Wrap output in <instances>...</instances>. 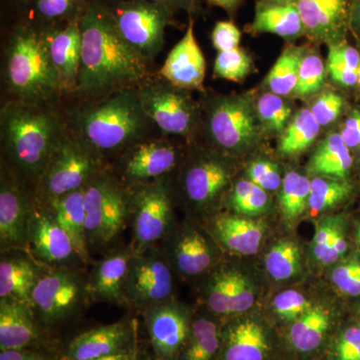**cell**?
Wrapping results in <instances>:
<instances>
[{
  "mask_svg": "<svg viewBox=\"0 0 360 360\" xmlns=\"http://www.w3.org/2000/svg\"><path fill=\"white\" fill-rule=\"evenodd\" d=\"M79 26L82 51L78 98L136 87L153 75L150 61L139 56L116 30L104 0H87Z\"/></svg>",
  "mask_w": 360,
  "mask_h": 360,
  "instance_id": "obj_1",
  "label": "cell"
},
{
  "mask_svg": "<svg viewBox=\"0 0 360 360\" xmlns=\"http://www.w3.org/2000/svg\"><path fill=\"white\" fill-rule=\"evenodd\" d=\"M68 132L58 105L7 101L0 111L1 163L33 191Z\"/></svg>",
  "mask_w": 360,
  "mask_h": 360,
  "instance_id": "obj_2",
  "label": "cell"
},
{
  "mask_svg": "<svg viewBox=\"0 0 360 360\" xmlns=\"http://www.w3.org/2000/svg\"><path fill=\"white\" fill-rule=\"evenodd\" d=\"M65 116L68 131L108 165L158 130L143 110L136 87L80 99Z\"/></svg>",
  "mask_w": 360,
  "mask_h": 360,
  "instance_id": "obj_3",
  "label": "cell"
},
{
  "mask_svg": "<svg viewBox=\"0 0 360 360\" xmlns=\"http://www.w3.org/2000/svg\"><path fill=\"white\" fill-rule=\"evenodd\" d=\"M2 80L11 101L58 105L63 94L44 28L28 21L14 27L4 51Z\"/></svg>",
  "mask_w": 360,
  "mask_h": 360,
  "instance_id": "obj_4",
  "label": "cell"
},
{
  "mask_svg": "<svg viewBox=\"0 0 360 360\" xmlns=\"http://www.w3.org/2000/svg\"><path fill=\"white\" fill-rule=\"evenodd\" d=\"M89 250H104L120 238L130 224L131 191L110 165L84 187Z\"/></svg>",
  "mask_w": 360,
  "mask_h": 360,
  "instance_id": "obj_5",
  "label": "cell"
},
{
  "mask_svg": "<svg viewBox=\"0 0 360 360\" xmlns=\"http://www.w3.org/2000/svg\"><path fill=\"white\" fill-rule=\"evenodd\" d=\"M108 165L68 131L35 184L34 200L41 205H51L65 194L84 188Z\"/></svg>",
  "mask_w": 360,
  "mask_h": 360,
  "instance_id": "obj_6",
  "label": "cell"
},
{
  "mask_svg": "<svg viewBox=\"0 0 360 360\" xmlns=\"http://www.w3.org/2000/svg\"><path fill=\"white\" fill-rule=\"evenodd\" d=\"M87 277L72 266L51 267L40 276L30 307L47 331L63 326L77 314L85 300Z\"/></svg>",
  "mask_w": 360,
  "mask_h": 360,
  "instance_id": "obj_7",
  "label": "cell"
},
{
  "mask_svg": "<svg viewBox=\"0 0 360 360\" xmlns=\"http://www.w3.org/2000/svg\"><path fill=\"white\" fill-rule=\"evenodd\" d=\"M116 30L139 56L153 63L165 44V30L175 13L146 0H104Z\"/></svg>",
  "mask_w": 360,
  "mask_h": 360,
  "instance_id": "obj_8",
  "label": "cell"
},
{
  "mask_svg": "<svg viewBox=\"0 0 360 360\" xmlns=\"http://www.w3.org/2000/svg\"><path fill=\"white\" fill-rule=\"evenodd\" d=\"M143 110L162 136L191 139L200 125V113L187 90L153 73L136 86Z\"/></svg>",
  "mask_w": 360,
  "mask_h": 360,
  "instance_id": "obj_9",
  "label": "cell"
},
{
  "mask_svg": "<svg viewBox=\"0 0 360 360\" xmlns=\"http://www.w3.org/2000/svg\"><path fill=\"white\" fill-rule=\"evenodd\" d=\"M168 177L129 186L132 231L130 246L134 252L158 245L169 232L174 217V198Z\"/></svg>",
  "mask_w": 360,
  "mask_h": 360,
  "instance_id": "obj_10",
  "label": "cell"
},
{
  "mask_svg": "<svg viewBox=\"0 0 360 360\" xmlns=\"http://www.w3.org/2000/svg\"><path fill=\"white\" fill-rule=\"evenodd\" d=\"M174 290L172 265L158 245L134 252L125 283V305L142 312L170 300Z\"/></svg>",
  "mask_w": 360,
  "mask_h": 360,
  "instance_id": "obj_11",
  "label": "cell"
},
{
  "mask_svg": "<svg viewBox=\"0 0 360 360\" xmlns=\"http://www.w3.org/2000/svg\"><path fill=\"white\" fill-rule=\"evenodd\" d=\"M257 117L245 96H219L208 101L206 129L217 148L238 153L257 141Z\"/></svg>",
  "mask_w": 360,
  "mask_h": 360,
  "instance_id": "obj_12",
  "label": "cell"
},
{
  "mask_svg": "<svg viewBox=\"0 0 360 360\" xmlns=\"http://www.w3.org/2000/svg\"><path fill=\"white\" fill-rule=\"evenodd\" d=\"M179 153L167 136H153L130 146L110 163L116 176L127 186L165 179L177 167Z\"/></svg>",
  "mask_w": 360,
  "mask_h": 360,
  "instance_id": "obj_13",
  "label": "cell"
},
{
  "mask_svg": "<svg viewBox=\"0 0 360 360\" xmlns=\"http://www.w3.org/2000/svg\"><path fill=\"white\" fill-rule=\"evenodd\" d=\"M34 195L1 163L0 177V248L2 252H28V226Z\"/></svg>",
  "mask_w": 360,
  "mask_h": 360,
  "instance_id": "obj_14",
  "label": "cell"
},
{
  "mask_svg": "<svg viewBox=\"0 0 360 360\" xmlns=\"http://www.w3.org/2000/svg\"><path fill=\"white\" fill-rule=\"evenodd\" d=\"M153 360H177L191 335L193 321L174 300L149 307L141 312Z\"/></svg>",
  "mask_w": 360,
  "mask_h": 360,
  "instance_id": "obj_15",
  "label": "cell"
},
{
  "mask_svg": "<svg viewBox=\"0 0 360 360\" xmlns=\"http://www.w3.org/2000/svg\"><path fill=\"white\" fill-rule=\"evenodd\" d=\"M28 252L37 262L52 267L71 266L73 262H82L51 208L35 200L28 226Z\"/></svg>",
  "mask_w": 360,
  "mask_h": 360,
  "instance_id": "obj_16",
  "label": "cell"
},
{
  "mask_svg": "<svg viewBox=\"0 0 360 360\" xmlns=\"http://www.w3.org/2000/svg\"><path fill=\"white\" fill-rule=\"evenodd\" d=\"M139 347L136 323L134 319H123L79 333L59 354L60 360H89Z\"/></svg>",
  "mask_w": 360,
  "mask_h": 360,
  "instance_id": "obj_17",
  "label": "cell"
},
{
  "mask_svg": "<svg viewBox=\"0 0 360 360\" xmlns=\"http://www.w3.org/2000/svg\"><path fill=\"white\" fill-rule=\"evenodd\" d=\"M295 7L305 35L316 42L342 41L350 30L355 0H285Z\"/></svg>",
  "mask_w": 360,
  "mask_h": 360,
  "instance_id": "obj_18",
  "label": "cell"
},
{
  "mask_svg": "<svg viewBox=\"0 0 360 360\" xmlns=\"http://www.w3.org/2000/svg\"><path fill=\"white\" fill-rule=\"evenodd\" d=\"M205 56L194 35V20L189 18L184 37L168 53L158 75L180 89L205 92Z\"/></svg>",
  "mask_w": 360,
  "mask_h": 360,
  "instance_id": "obj_19",
  "label": "cell"
},
{
  "mask_svg": "<svg viewBox=\"0 0 360 360\" xmlns=\"http://www.w3.org/2000/svg\"><path fill=\"white\" fill-rule=\"evenodd\" d=\"M44 28L52 63L58 72L63 96H75L82 63L79 18Z\"/></svg>",
  "mask_w": 360,
  "mask_h": 360,
  "instance_id": "obj_20",
  "label": "cell"
},
{
  "mask_svg": "<svg viewBox=\"0 0 360 360\" xmlns=\"http://www.w3.org/2000/svg\"><path fill=\"white\" fill-rule=\"evenodd\" d=\"M231 181V174L222 161L212 155H200L186 165L180 179L182 193L198 208L213 205Z\"/></svg>",
  "mask_w": 360,
  "mask_h": 360,
  "instance_id": "obj_21",
  "label": "cell"
},
{
  "mask_svg": "<svg viewBox=\"0 0 360 360\" xmlns=\"http://www.w3.org/2000/svg\"><path fill=\"white\" fill-rule=\"evenodd\" d=\"M49 331L42 328L27 303L0 298V352L27 347H49Z\"/></svg>",
  "mask_w": 360,
  "mask_h": 360,
  "instance_id": "obj_22",
  "label": "cell"
},
{
  "mask_svg": "<svg viewBox=\"0 0 360 360\" xmlns=\"http://www.w3.org/2000/svg\"><path fill=\"white\" fill-rule=\"evenodd\" d=\"M134 255V250L129 245L123 250L112 251L99 260L87 277L89 300L125 305V283Z\"/></svg>",
  "mask_w": 360,
  "mask_h": 360,
  "instance_id": "obj_23",
  "label": "cell"
},
{
  "mask_svg": "<svg viewBox=\"0 0 360 360\" xmlns=\"http://www.w3.org/2000/svg\"><path fill=\"white\" fill-rule=\"evenodd\" d=\"M32 255L21 250L4 251L0 260V298H13L30 305L44 270Z\"/></svg>",
  "mask_w": 360,
  "mask_h": 360,
  "instance_id": "obj_24",
  "label": "cell"
},
{
  "mask_svg": "<svg viewBox=\"0 0 360 360\" xmlns=\"http://www.w3.org/2000/svg\"><path fill=\"white\" fill-rule=\"evenodd\" d=\"M167 257L182 276H196L212 267L214 253L210 241L198 229L186 227L170 243Z\"/></svg>",
  "mask_w": 360,
  "mask_h": 360,
  "instance_id": "obj_25",
  "label": "cell"
},
{
  "mask_svg": "<svg viewBox=\"0 0 360 360\" xmlns=\"http://www.w3.org/2000/svg\"><path fill=\"white\" fill-rule=\"evenodd\" d=\"M215 238L227 250L240 255H255L264 238V222L236 215L219 214L212 220Z\"/></svg>",
  "mask_w": 360,
  "mask_h": 360,
  "instance_id": "obj_26",
  "label": "cell"
},
{
  "mask_svg": "<svg viewBox=\"0 0 360 360\" xmlns=\"http://www.w3.org/2000/svg\"><path fill=\"white\" fill-rule=\"evenodd\" d=\"M248 30L251 33H272L288 40L305 35L300 14L285 0H259Z\"/></svg>",
  "mask_w": 360,
  "mask_h": 360,
  "instance_id": "obj_27",
  "label": "cell"
},
{
  "mask_svg": "<svg viewBox=\"0 0 360 360\" xmlns=\"http://www.w3.org/2000/svg\"><path fill=\"white\" fill-rule=\"evenodd\" d=\"M60 226L68 234L78 257L84 264L89 262L86 240V213L84 188L61 196L49 205Z\"/></svg>",
  "mask_w": 360,
  "mask_h": 360,
  "instance_id": "obj_28",
  "label": "cell"
},
{
  "mask_svg": "<svg viewBox=\"0 0 360 360\" xmlns=\"http://www.w3.org/2000/svg\"><path fill=\"white\" fill-rule=\"evenodd\" d=\"M267 352L266 335L255 321L239 322L224 333V360H264Z\"/></svg>",
  "mask_w": 360,
  "mask_h": 360,
  "instance_id": "obj_29",
  "label": "cell"
},
{
  "mask_svg": "<svg viewBox=\"0 0 360 360\" xmlns=\"http://www.w3.org/2000/svg\"><path fill=\"white\" fill-rule=\"evenodd\" d=\"M354 165L350 149L345 146L340 134H329L312 156L310 168L314 174L329 179H345Z\"/></svg>",
  "mask_w": 360,
  "mask_h": 360,
  "instance_id": "obj_30",
  "label": "cell"
},
{
  "mask_svg": "<svg viewBox=\"0 0 360 360\" xmlns=\"http://www.w3.org/2000/svg\"><path fill=\"white\" fill-rule=\"evenodd\" d=\"M220 349L219 326L210 319H195L177 360H213Z\"/></svg>",
  "mask_w": 360,
  "mask_h": 360,
  "instance_id": "obj_31",
  "label": "cell"
},
{
  "mask_svg": "<svg viewBox=\"0 0 360 360\" xmlns=\"http://www.w3.org/2000/svg\"><path fill=\"white\" fill-rule=\"evenodd\" d=\"M87 0H32L28 6V22L51 27L79 18Z\"/></svg>",
  "mask_w": 360,
  "mask_h": 360,
  "instance_id": "obj_32",
  "label": "cell"
},
{
  "mask_svg": "<svg viewBox=\"0 0 360 360\" xmlns=\"http://www.w3.org/2000/svg\"><path fill=\"white\" fill-rule=\"evenodd\" d=\"M319 131L321 125L315 120L311 110L303 108L284 129L279 141V153L285 156L302 153L314 143Z\"/></svg>",
  "mask_w": 360,
  "mask_h": 360,
  "instance_id": "obj_33",
  "label": "cell"
},
{
  "mask_svg": "<svg viewBox=\"0 0 360 360\" xmlns=\"http://www.w3.org/2000/svg\"><path fill=\"white\" fill-rule=\"evenodd\" d=\"M329 326V315L321 307L311 309L296 319L291 326V345L302 352H309L321 345Z\"/></svg>",
  "mask_w": 360,
  "mask_h": 360,
  "instance_id": "obj_34",
  "label": "cell"
},
{
  "mask_svg": "<svg viewBox=\"0 0 360 360\" xmlns=\"http://www.w3.org/2000/svg\"><path fill=\"white\" fill-rule=\"evenodd\" d=\"M302 58V49L295 46L284 49L266 78L267 86L272 94L288 96L295 92Z\"/></svg>",
  "mask_w": 360,
  "mask_h": 360,
  "instance_id": "obj_35",
  "label": "cell"
},
{
  "mask_svg": "<svg viewBox=\"0 0 360 360\" xmlns=\"http://www.w3.org/2000/svg\"><path fill=\"white\" fill-rule=\"evenodd\" d=\"M311 181L295 172H288L283 180L281 191V207L288 220L300 217L309 205Z\"/></svg>",
  "mask_w": 360,
  "mask_h": 360,
  "instance_id": "obj_36",
  "label": "cell"
},
{
  "mask_svg": "<svg viewBox=\"0 0 360 360\" xmlns=\"http://www.w3.org/2000/svg\"><path fill=\"white\" fill-rule=\"evenodd\" d=\"M352 191V184L345 179L317 177L311 180L309 206L312 212H324L347 200Z\"/></svg>",
  "mask_w": 360,
  "mask_h": 360,
  "instance_id": "obj_37",
  "label": "cell"
},
{
  "mask_svg": "<svg viewBox=\"0 0 360 360\" xmlns=\"http://www.w3.org/2000/svg\"><path fill=\"white\" fill-rule=\"evenodd\" d=\"M265 267L276 281H288L300 270V248L292 241L283 240L276 243L265 257Z\"/></svg>",
  "mask_w": 360,
  "mask_h": 360,
  "instance_id": "obj_38",
  "label": "cell"
},
{
  "mask_svg": "<svg viewBox=\"0 0 360 360\" xmlns=\"http://www.w3.org/2000/svg\"><path fill=\"white\" fill-rule=\"evenodd\" d=\"M269 202L266 191L250 180L243 179L236 182L229 198L231 207L240 215L259 214L266 210Z\"/></svg>",
  "mask_w": 360,
  "mask_h": 360,
  "instance_id": "obj_39",
  "label": "cell"
},
{
  "mask_svg": "<svg viewBox=\"0 0 360 360\" xmlns=\"http://www.w3.org/2000/svg\"><path fill=\"white\" fill-rule=\"evenodd\" d=\"M258 118L270 131L283 132L288 127L291 116V108L281 96L265 94L260 96L257 104Z\"/></svg>",
  "mask_w": 360,
  "mask_h": 360,
  "instance_id": "obj_40",
  "label": "cell"
},
{
  "mask_svg": "<svg viewBox=\"0 0 360 360\" xmlns=\"http://www.w3.org/2000/svg\"><path fill=\"white\" fill-rule=\"evenodd\" d=\"M250 70V56L239 47L229 51L219 52L215 59V77L238 82L245 79Z\"/></svg>",
  "mask_w": 360,
  "mask_h": 360,
  "instance_id": "obj_41",
  "label": "cell"
},
{
  "mask_svg": "<svg viewBox=\"0 0 360 360\" xmlns=\"http://www.w3.org/2000/svg\"><path fill=\"white\" fill-rule=\"evenodd\" d=\"M324 75V63L319 56L309 54L304 56L300 63L297 84L293 94L295 96L304 97L319 91L323 84Z\"/></svg>",
  "mask_w": 360,
  "mask_h": 360,
  "instance_id": "obj_42",
  "label": "cell"
},
{
  "mask_svg": "<svg viewBox=\"0 0 360 360\" xmlns=\"http://www.w3.org/2000/svg\"><path fill=\"white\" fill-rule=\"evenodd\" d=\"M274 309L281 319L295 321L311 309V304L302 293L295 290H285L274 297Z\"/></svg>",
  "mask_w": 360,
  "mask_h": 360,
  "instance_id": "obj_43",
  "label": "cell"
},
{
  "mask_svg": "<svg viewBox=\"0 0 360 360\" xmlns=\"http://www.w3.org/2000/svg\"><path fill=\"white\" fill-rule=\"evenodd\" d=\"M331 279L341 292L360 297V262L352 260L335 267Z\"/></svg>",
  "mask_w": 360,
  "mask_h": 360,
  "instance_id": "obj_44",
  "label": "cell"
},
{
  "mask_svg": "<svg viewBox=\"0 0 360 360\" xmlns=\"http://www.w3.org/2000/svg\"><path fill=\"white\" fill-rule=\"evenodd\" d=\"M248 179L265 191H274L283 184L278 167L271 161L257 160L248 169Z\"/></svg>",
  "mask_w": 360,
  "mask_h": 360,
  "instance_id": "obj_45",
  "label": "cell"
},
{
  "mask_svg": "<svg viewBox=\"0 0 360 360\" xmlns=\"http://www.w3.org/2000/svg\"><path fill=\"white\" fill-rule=\"evenodd\" d=\"M345 101L342 97L335 92L328 91L321 94L310 108L315 120L321 127L330 124L335 122L342 110Z\"/></svg>",
  "mask_w": 360,
  "mask_h": 360,
  "instance_id": "obj_46",
  "label": "cell"
},
{
  "mask_svg": "<svg viewBox=\"0 0 360 360\" xmlns=\"http://www.w3.org/2000/svg\"><path fill=\"white\" fill-rule=\"evenodd\" d=\"M255 295L248 279L234 271L232 283L231 314H241L250 309L255 303Z\"/></svg>",
  "mask_w": 360,
  "mask_h": 360,
  "instance_id": "obj_47",
  "label": "cell"
},
{
  "mask_svg": "<svg viewBox=\"0 0 360 360\" xmlns=\"http://www.w3.org/2000/svg\"><path fill=\"white\" fill-rule=\"evenodd\" d=\"M212 39L217 51H229L239 47L241 32L231 21H219L213 28Z\"/></svg>",
  "mask_w": 360,
  "mask_h": 360,
  "instance_id": "obj_48",
  "label": "cell"
},
{
  "mask_svg": "<svg viewBox=\"0 0 360 360\" xmlns=\"http://www.w3.org/2000/svg\"><path fill=\"white\" fill-rule=\"evenodd\" d=\"M342 222L338 219H326L322 220L317 226L314 238V255L317 260H321L324 251L336 234L342 231Z\"/></svg>",
  "mask_w": 360,
  "mask_h": 360,
  "instance_id": "obj_49",
  "label": "cell"
},
{
  "mask_svg": "<svg viewBox=\"0 0 360 360\" xmlns=\"http://www.w3.org/2000/svg\"><path fill=\"white\" fill-rule=\"evenodd\" d=\"M335 352L338 360H360L359 326H352L342 333Z\"/></svg>",
  "mask_w": 360,
  "mask_h": 360,
  "instance_id": "obj_50",
  "label": "cell"
},
{
  "mask_svg": "<svg viewBox=\"0 0 360 360\" xmlns=\"http://www.w3.org/2000/svg\"><path fill=\"white\" fill-rule=\"evenodd\" d=\"M0 360H60V354L49 347L18 348L1 350Z\"/></svg>",
  "mask_w": 360,
  "mask_h": 360,
  "instance_id": "obj_51",
  "label": "cell"
},
{
  "mask_svg": "<svg viewBox=\"0 0 360 360\" xmlns=\"http://www.w3.org/2000/svg\"><path fill=\"white\" fill-rule=\"evenodd\" d=\"M328 70L331 79L338 84L345 87L356 85L357 70H352L347 63L331 53L328 54Z\"/></svg>",
  "mask_w": 360,
  "mask_h": 360,
  "instance_id": "obj_52",
  "label": "cell"
},
{
  "mask_svg": "<svg viewBox=\"0 0 360 360\" xmlns=\"http://www.w3.org/2000/svg\"><path fill=\"white\" fill-rule=\"evenodd\" d=\"M340 136L350 150L360 148V110H352L347 116L343 123Z\"/></svg>",
  "mask_w": 360,
  "mask_h": 360,
  "instance_id": "obj_53",
  "label": "cell"
},
{
  "mask_svg": "<svg viewBox=\"0 0 360 360\" xmlns=\"http://www.w3.org/2000/svg\"><path fill=\"white\" fill-rule=\"evenodd\" d=\"M146 1L155 2V4H163L174 9V11H186L189 14L198 13L200 9V1L198 0H146Z\"/></svg>",
  "mask_w": 360,
  "mask_h": 360,
  "instance_id": "obj_54",
  "label": "cell"
},
{
  "mask_svg": "<svg viewBox=\"0 0 360 360\" xmlns=\"http://www.w3.org/2000/svg\"><path fill=\"white\" fill-rule=\"evenodd\" d=\"M210 6L220 7L226 13L233 14L238 11L243 0H206Z\"/></svg>",
  "mask_w": 360,
  "mask_h": 360,
  "instance_id": "obj_55",
  "label": "cell"
},
{
  "mask_svg": "<svg viewBox=\"0 0 360 360\" xmlns=\"http://www.w3.org/2000/svg\"><path fill=\"white\" fill-rule=\"evenodd\" d=\"M141 348L129 350V352H123V354L111 355V356L101 357V359H89V360H137L141 355Z\"/></svg>",
  "mask_w": 360,
  "mask_h": 360,
  "instance_id": "obj_56",
  "label": "cell"
},
{
  "mask_svg": "<svg viewBox=\"0 0 360 360\" xmlns=\"http://www.w3.org/2000/svg\"><path fill=\"white\" fill-rule=\"evenodd\" d=\"M350 30L360 35V0H355L352 7Z\"/></svg>",
  "mask_w": 360,
  "mask_h": 360,
  "instance_id": "obj_57",
  "label": "cell"
},
{
  "mask_svg": "<svg viewBox=\"0 0 360 360\" xmlns=\"http://www.w3.org/2000/svg\"><path fill=\"white\" fill-rule=\"evenodd\" d=\"M16 4H20V6L28 7L30 4H32V0H13Z\"/></svg>",
  "mask_w": 360,
  "mask_h": 360,
  "instance_id": "obj_58",
  "label": "cell"
},
{
  "mask_svg": "<svg viewBox=\"0 0 360 360\" xmlns=\"http://www.w3.org/2000/svg\"><path fill=\"white\" fill-rule=\"evenodd\" d=\"M137 360H153V357H151L150 354H148V355L141 354V356H139V359Z\"/></svg>",
  "mask_w": 360,
  "mask_h": 360,
  "instance_id": "obj_59",
  "label": "cell"
},
{
  "mask_svg": "<svg viewBox=\"0 0 360 360\" xmlns=\"http://www.w3.org/2000/svg\"><path fill=\"white\" fill-rule=\"evenodd\" d=\"M356 86L359 87V89L360 90V63H359V70H357Z\"/></svg>",
  "mask_w": 360,
  "mask_h": 360,
  "instance_id": "obj_60",
  "label": "cell"
},
{
  "mask_svg": "<svg viewBox=\"0 0 360 360\" xmlns=\"http://www.w3.org/2000/svg\"><path fill=\"white\" fill-rule=\"evenodd\" d=\"M356 240H357V243H359V245L360 246V222H359V226H357Z\"/></svg>",
  "mask_w": 360,
  "mask_h": 360,
  "instance_id": "obj_61",
  "label": "cell"
},
{
  "mask_svg": "<svg viewBox=\"0 0 360 360\" xmlns=\"http://www.w3.org/2000/svg\"><path fill=\"white\" fill-rule=\"evenodd\" d=\"M359 328H360V316H359Z\"/></svg>",
  "mask_w": 360,
  "mask_h": 360,
  "instance_id": "obj_62",
  "label": "cell"
}]
</instances>
